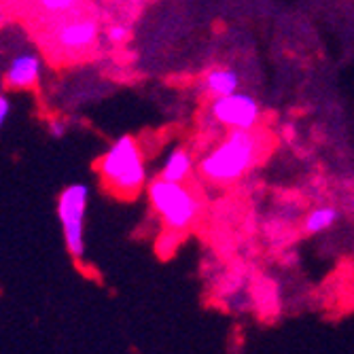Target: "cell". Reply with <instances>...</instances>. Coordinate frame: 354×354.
Here are the masks:
<instances>
[{
    "mask_svg": "<svg viewBox=\"0 0 354 354\" xmlns=\"http://www.w3.org/2000/svg\"><path fill=\"white\" fill-rule=\"evenodd\" d=\"M263 153V134L259 130H230L200 162V174L214 185H230L252 170Z\"/></svg>",
    "mask_w": 354,
    "mask_h": 354,
    "instance_id": "cell-1",
    "label": "cell"
},
{
    "mask_svg": "<svg viewBox=\"0 0 354 354\" xmlns=\"http://www.w3.org/2000/svg\"><path fill=\"white\" fill-rule=\"evenodd\" d=\"M98 176L102 185L119 198L138 196L149 180L138 140L130 134L117 138L100 157Z\"/></svg>",
    "mask_w": 354,
    "mask_h": 354,
    "instance_id": "cell-2",
    "label": "cell"
},
{
    "mask_svg": "<svg viewBox=\"0 0 354 354\" xmlns=\"http://www.w3.org/2000/svg\"><path fill=\"white\" fill-rule=\"evenodd\" d=\"M147 191L153 212L172 236L185 234L202 212L200 196L185 183H170L157 176L147 185Z\"/></svg>",
    "mask_w": 354,
    "mask_h": 354,
    "instance_id": "cell-3",
    "label": "cell"
},
{
    "mask_svg": "<svg viewBox=\"0 0 354 354\" xmlns=\"http://www.w3.org/2000/svg\"><path fill=\"white\" fill-rule=\"evenodd\" d=\"M89 206V187L85 183H71L57 198V221L64 244L73 259L85 254V218Z\"/></svg>",
    "mask_w": 354,
    "mask_h": 354,
    "instance_id": "cell-4",
    "label": "cell"
},
{
    "mask_svg": "<svg viewBox=\"0 0 354 354\" xmlns=\"http://www.w3.org/2000/svg\"><path fill=\"white\" fill-rule=\"evenodd\" d=\"M210 117L227 130H257L261 121V106L254 95L238 89L230 95L212 98Z\"/></svg>",
    "mask_w": 354,
    "mask_h": 354,
    "instance_id": "cell-5",
    "label": "cell"
},
{
    "mask_svg": "<svg viewBox=\"0 0 354 354\" xmlns=\"http://www.w3.org/2000/svg\"><path fill=\"white\" fill-rule=\"evenodd\" d=\"M41 71L43 64L39 55L32 51H24L9 62L5 81L11 89H32L41 79Z\"/></svg>",
    "mask_w": 354,
    "mask_h": 354,
    "instance_id": "cell-6",
    "label": "cell"
},
{
    "mask_svg": "<svg viewBox=\"0 0 354 354\" xmlns=\"http://www.w3.org/2000/svg\"><path fill=\"white\" fill-rule=\"evenodd\" d=\"M98 39V26L91 19H77L57 30V43L64 49H87Z\"/></svg>",
    "mask_w": 354,
    "mask_h": 354,
    "instance_id": "cell-7",
    "label": "cell"
},
{
    "mask_svg": "<svg viewBox=\"0 0 354 354\" xmlns=\"http://www.w3.org/2000/svg\"><path fill=\"white\" fill-rule=\"evenodd\" d=\"M193 168H196L193 153L187 147H174L166 155L162 170H159V176L170 183H187L193 174Z\"/></svg>",
    "mask_w": 354,
    "mask_h": 354,
    "instance_id": "cell-8",
    "label": "cell"
},
{
    "mask_svg": "<svg viewBox=\"0 0 354 354\" xmlns=\"http://www.w3.org/2000/svg\"><path fill=\"white\" fill-rule=\"evenodd\" d=\"M204 89L212 95V98H221V95H230L240 89V75L234 68H212L204 77Z\"/></svg>",
    "mask_w": 354,
    "mask_h": 354,
    "instance_id": "cell-9",
    "label": "cell"
},
{
    "mask_svg": "<svg viewBox=\"0 0 354 354\" xmlns=\"http://www.w3.org/2000/svg\"><path fill=\"white\" fill-rule=\"evenodd\" d=\"M335 221H337V210L333 206H318L312 212H308V216L304 218V232L308 236L323 234L333 227Z\"/></svg>",
    "mask_w": 354,
    "mask_h": 354,
    "instance_id": "cell-10",
    "label": "cell"
},
{
    "mask_svg": "<svg viewBox=\"0 0 354 354\" xmlns=\"http://www.w3.org/2000/svg\"><path fill=\"white\" fill-rule=\"evenodd\" d=\"M39 3H41L43 9H47L51 13H59V11L71 9L77 3V0H39Z\"/></svg>",
    "mask_w": 354,
    "mask_h": 354,
    "instance_id": "cell-11",
    "label": "cell"
},
{
    "mask_svg": "<svg viewBox=\"0 0 354 354\" xmlns=\"http://www.w3.org/2000/svg\"><path fill=\"white\" fill-rule=\"evenodd\" d=\"M106 35H109L111 43H123L127 37H130V30H127L125 26H111Z\"/></svg>",
    "mask_w": 354,
    "mask_h": 354,
    "instance_id": "cell-12",
    "label": "cell"
},
{
    "mask_svg": "<svg viewBox=\"0 0 354 354\" xmlns=\"http://www.w3.org/2000/svg\"><path fill=\"white\" fill-rule=\"evenodd\" d=\"M9 115H11V102H9L7 95L0 93V127L7 123Z\"/></svg>",
    "mask_w": 354,
    "mask_h": 354,
    "instance_id": "cell-13",
    "label": "cell"
},
{
    "mask_svg": "<svg viewBox=\"0 0 354 354\" xmlns=\"http://www.w3.org/2000/svg\"><path fill=\"white\" fill-rule=\"evenodd\" d=\"M49 134H51L53 138H62L64 134H66V123L59 121V119L49 121Z\"/></svg>",
    "mask_w": 354,
    "mask_h": 354,
    "instance_id": "cell-14",
    "label": "cell"
}]
</instances>
